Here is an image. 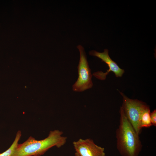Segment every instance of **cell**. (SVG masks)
<instances>
[{
  "instance_id": "3",
  "label": "cell",
  "mask_w": 156,
  "mask_h": 156,
  "mask_svg": "<svg viewBox=\"0 0 156 156\" xmlns=\"http://www.w3.org/2000/svg\"><path fill=\"white\" fill-rule=\"evenodd\" d=\"M119 92L123 98L121 107L124 113L136 133L139 135L142 129L140 126L141 115L142 109L146 103L137 99H129L123 93Z\"/></svg>"
},
{
  "instance_id": "9",
  "label": "cell",
  "mask_w": 156,
  "mask_h": 156,
  "mask_svg": "<svg viewBox=\"0 0 156 156\" xmlns=\"http://www.w3.org/2000/svg\"><path fill=\"white\" fill-rule=\"evenodd\" d=\"M151 120L152 125L156 126V110L155 109L152 112L150 113Z\"/></svg>"
},
{
  "instance_id": "5",
  "label": "cell",
  "mask_w": 156,
  "mask_h": 156,
  "mask_svg": "<svg viewBox=\"0 0 156 156\" xmlns=\"http://www.w3.org/2000/svg\"><path fill=\"white\" fill-rule=\"evenodd\" d=\"M75 156H105V149L96 145L90 138H80L74 141Z\"/></svg>"
},
{
  "instance_id": "8",
  "label": "cell",
  "mask_w": 156,
  "mask_h": 156,
  "mask_svg": "<svg viewBox=\"0 0 156 156\" xmlns=\"http://www.w3.org/2000/svg\"><path fill=\"white\" fill-rule=\"evenodd\" d=\"M21 135V131H18L12 144L6 151L0 153V156H15V152Z\"/></svg>"
},
{
  "instance_id": "4",
  "label": "cell",
  "mask_w": 156,
  "mask_h": 156,
  "mask_svg": "<svg viewBox=\"0 0 156 156\" xmlns=\"http://www.w3.org/2000/svg\"><path fill=\"white\" fill-rule=\"evenodd\" d=\"M77 47L80 55L78 66V77L73 86V90L75 92H81L92 87V75L83 47L81 45H78Z\"/></svg>"
},
{
  "instance_id": "1",
  "label": "cell",
  "mask_w": 156,
  "mask_h": 156,
  "mask_svg": "<svg viewBox=\"0 0 156 156\" xmlns=\"http://www.w3.org/2000/svg\"><path fill=\"white\" fill-rule=\"evenodd\" d=\"M119 125L116 131L117 148L122 156H138L142 148L135 132L120 107Z\"/></svg>"
},
{
  "instance_id": "7",
  "label": "cell",
  "mask_w": 156,
  "mask_h": 156,
  "mask_svg": "<svg viewBox=\"0 0 156 156\" xmlns=\"http://www.w3.org/2000/svg\"><path fill=\"white\" fill-rule=\"evenodd\" d=\"M150 114L149 107L146 103L142 109L141 115L140 122L142 128L143 127H149L152 125Z\"/></svg>"
},
{
  "instance_id": "2",
  "label": "cell",
  "mask_w": 156,
  "mask_h": 156,
  "mask_svg": "<svg viewBox=\"0 0 156 156\" xmlns=\"http://www.w3.org/2000/svg\"><path fill=\"white\" fill-rule=\"evenodd\" d=\"M63 133L58 129L51 131L47 138L40 140L30 136L23 143L18 144L15 156H41L53 147L60 148L67 141V137Z\"/></svg>"
},
{
  "instance_id": "6",
  "label": "cell",
  "mask_w": 156,
  "mask_h": 156,
  "mask_svg": "<svg viewBox=\"0 0 156 156\" xmlns=\"http://www.w3.org/2000/svg\"><path fill=\"white\" fill-rule=\"evenodd\" d=\"M89 54L90 55L96 56L101 59L102 62H105L109 67V69L107 70L105 73L101 71L93 73V75L97 79L102 80H105L107 75L110 72H114L116 77H121L124 73V70L120 68L117 64L110 58L107 49H105L104 52L102 53L92 50L90 51Z\"/></svg>"
}]
</instances>
